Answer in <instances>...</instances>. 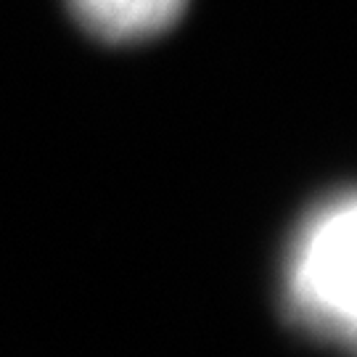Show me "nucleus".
<instances>
[{"label": "nucleus", "mask_w": 357, "mask_h": 357, "mask_svg": "<svg viewBox=\"0 0 357 357\" xmlns=\"http://www.w3.org/2000/svg\"><path fill=\"white\" fill-rule=\"evenodd\" d=\"M355 233V193L336 191L296 225L283 262V307L289 318L344 349H352L357 328Z\"/></svg>", "instance_id": "1"}, {"label": "nucleus", "mask_w": 357, "mask_h": 357, "mask_svg": "<svg viewBox=\"0 0 357 357\" xmlns=\"http://www.w3.org/2000/svg\"><path fill=\"white\" fill-rule=\"evenodd\" d=\"M75 19L106 43L159 35L178 22L188 0H66Z\"/></svg>", "instance_id": "2"}]
</instances>
